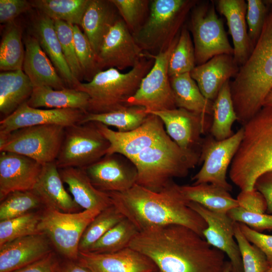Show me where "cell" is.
Masks as SVG:
<instances>
[{"instance_id":"45","label":"cell","mask_w":272,"mask_h":272,"mask_svg":"<svg viewBox=\"0 0 272 272\" xmlns=\"http://www.w3.org/2000/svg\"><path fill=\"white\" fill-rule=\"evenodd\" d=\"M72 26L76 55L84 77L90 81L99 72L96 56L88 39L79 26Z\"/></svg>"},{"instance_id":"25","label":"cell","mask_w":272,"mask_h":272,"mask_svg":"<svg viewBox=\"0 0 272 272\" xmlns=\"http://www.w3.org/2000/svg\"><path fill=\"white\" fill-rule=\"evenodd\" d=\"M24 45L23 69L34 87L46 86L56 90L69 88L35 37L27 36Z\"/></svg>"},{"instance_id":"35","label":"cell","mask_w":272,"mask_h":272,"mask_svg":"<svg viewBox=\"0 0 272 272\" xmlns=\"http://www.w3.org/2000/svg\"><path fill=\"white\" fill-rule=\"evenodd\" d=\"M149 113L141 106H124L100 113H86L81 123L97 122L106 126H112L120 132L134 130L140 126L147 119Z\"/></svg>"},{"instance_id":"6","label":"cell","mask_w":272,"mask_h":272,"mask_svg":"<svg viewBox=\"0 0 272 272\" xmlns=\"http://www.w3.org/2000/svg\"><path fill=\"white\" fill-rule=\"evenodd\" d=\"M154 61L150 54L145 53L137 64L126 73L109 68L98 72L87 83H79L76 89L89 97L87 112L104 113L126 106L127 101L136 93Z\"/></svg>"},{"instance_id":"53","label":"cell","mask_w":272,"mask_h":272,"mask_svg":"<svg viewBox=\"0 0 272 272\" xmlns=\"http://www.w3.org/2000/svg\"><path fill=\"white\" fill-rule=\"evenodd\" d=\"M254 188L260 192L266 200V213L272 214V170L259 176L255 182Z\"/></svg>"},{"instance_id":"30","label":"cell","mask_w":272,"mask_h":272,"mask_svg":"<svg viewBox=\"0 0 272 272\" xmlns=\"http://www.w3.org/2000/svg\"><path fill=\"white\" fill-rule=\"evenodd\" d=\"M89 100L87 93L76 89L56 90L49 86H41L34 87L26 103L33 108L75 109L87 112Z\"/></svg>"},{"instance_id":"49","label":"cell","mask_w":272,"mask_h":272,"mask_svg":"<svg viewBox=\"0 0 272 272\" xmlns=\"http://www.w3.org/2000/svg\"><path fill=\"white\" fill-rule=\"evenodd\" d=\"M238 223L244 236L251 243L256 246L263 253L269 266L272 265V235L261 233L251 229L244 224Z\"/></svg>"},{"instance_id":"2","label":"cell","mask_w":272,"mask_h":272,"mask_svg":"<svg viewBox=\"0 0 272 272\" xmlns=\"http://www.w3.org/2000/svg\"><path fill=\"white\" fill-rule=\"evenodd\" d=\"M180 186L173 180L161 190L154 191L135 184L126 191L108 193L112 204L140 232L176 224L202 236L207 223L189 207Z\"/></svg>"},{"instance_id":"3","label":"cell","mask_w":272,"mask_h":272,"mask_svg":"<svg viewBox=\"0 0 272 272\" xmlns=\"http://www.w3.org/2000/svg\"><path fill=\"white\" fill-rule=\"evenodd\" d=\"M230 85L238 121L243 125L262 108L272 88V8L250 54Z\"/></svg>"},{"instance_id":"12","label":"cell","mask_w":272,"mask_h":272,"mask_svg":"<svg viewBox=\"0 0 272 272\" xmlns=\"http://www.w3.org/2000/svg\"><path fill=\"white\" fill-rule=\"evenodd\" d=\"M179 36L165 51L156 55L150 54L155 59L154 65L142 79L136 93L127 101L126 106H141L145 108L148 113L177 108L168 68L171 54Z\"/></svg>"},{"instance_id":"59","label":"cell","mask_w":272,"mask_h":272,"mask_svg":"<svg viewBox=\"0 0 272 272\" xmlns=\"http://www.w3.org/2000/svg\"><path fill=\"white\" fill-rule=\"evenodd\" d=\"M155 272H160V271L158 270V271H155Z\"/></svg>"},{"instance_id":"50","label":"cell","mask_w":272,"mask_h":272,"mask_svg":"<svg viewBox=\"0 0 272 272\" xmlns=\"http://www.w3.org/2000/svg\"><path fill=\"white\" fill-rule=\"evenodd\" d=\"M236 199L239 207L251 212L265 213L267 210L266 200L262 194L255 189L241 191Z\"/></svg>"},{"instance_id":"5","label":"cell","mask_w":272,"mask_h":272,"mask_svg":"<svg viewBox=\"0 0 272 272\" xmlns=\"http://www.w3.org/2000/svg\"><path fill=\"white\" fill-rule=\"evenodd\" d=\"M200 150L184 149L169 136L140 153L131 162L138 171L137 183L159 191L174 178H184L199 164Z\"/></svg>"},{"instance_id":"23","label":"cell","mask_w":272,"mask_h":272,"mask_svg":"<svg viewBox=\"0 0 272 272\" xmlns=\"http://www.w3.org/2000/svg\"><path fill=\"white\" fill-rule=\"evenodd\" d=\"M239 67L232 55H216L190 73L203 95L214 101L224 84L237 74Z\"/></svg>"},{"instance_id":"28","label":"cell","mask_w":272,"mask_h":272,"mask_svg":"<svg viewBox=\"0 0 272 272\" xmlns=\"http://www.w3.org/2000/svg\"><path fill=\"white\" fill-rule=\"evenodd\" d=\"M120 17L110 0H90L81 26L96 56L106 34Z\"/></svg>"},{"instance_id":"19","label":"cell","mask_w":272,"mask_h":272,"mask_svg":"<svg viewBox=\"0 0 272 272\" xmlns=\"http://www.w3.org/2000/svg\"><path fill=\"white\" fill-rule=\"evenodd\" d=\"M87 112L75 109H42L21 105L0 121V133L8 134L24 127L46 124L64 127L81 123Z\"/></svg>"},{"instance_id":"13","label":"cell","mask_w":272,"mask_h":272,"mask_svg":"<svg viewBox=\"0 0 272 272\" xmlns=\"http://www.w3.org/2000/svg\"><path fill=\"white\" fill-rule=\"evenodd\" d=\"M243 126L231 137L217 140L211 134L203 138L200 148L199 163L202 165L192 177V184L209 183L228 191L232 189L227 180V172L242 142Z\"/></svg>"},{"instance_id":"1","label":"cell","mask_w":272,"mask_h":272,"mask_svg":"<svg viewBox=\"0 0 272 272\" xmlns=\"http://www.w3.org/2000/svg\"><path fill=\"white\" fill-rule=\"evenodd\" d=\"M128 247L150 258L160 272H223L227 261L224 253L180 225L139 232Z\"/></svg>"},{"instance_id":"18","label":"cell","mask_w":272,"mask_h":272,"mask_svg":"<svg viewBox=\"0 0 272 272\" xmlns=\"http://www.w3.org/2000/svg\"><path fill=\"white\" fill-rule=\"evenodd\" d=\"M188 206L207 223V227L202 232L205 239L227 255L231 264L232 272H243L241 253L235 238V221L227 213L212 211L196 202L189 201Z\"/></svg>"},{"instance_id":"48","label":"cell","mask_w":272,"mask_h":272,"mask_svg":"<svg viewBox=\"0 0 272 272\" xmlns=\"http://www.w3.org/2000/svg\"><path fill=\"white\" fill-rule=\"evenodd\" d=\"M227 214L235 222L244 224L255 231H272V214L251 212L240 207L232 209Z\"/></svg>"},{"instance_id":"42","label":"cell","mask_w":272,"mask_h":272,"mask_svg":"<svg viewBox=\"0 0 272 272\" xmlns=\"http://www.w3.org/2000/svg\"><path fill=\"white\" fill-rule=\"evenodd\" d=\"M41 212H31L0 221V246L20 237L40 233L38 225Z\"/></svg>"},{"instance_id":"22","label":"cell","mask_w":272,"mask_h":272,"mask_svg":"<svg viewBox=\"0 0 272 272\" xmlns=\"http://www.w3.org/2000/svg\"><path fill=\"white\" fill-rule=\"evenodd\" d=\"M47 236L38 233L16 239L0 246V272H13L53 251Z\"/></svg>"},{"instance_id":"26","label":"cell","mask_w":272,"mask_h":272,"mask_svg":"<svg viewBox=\"0 0 272 272\" xmlns=\"http://www.w3.org/2000/svg\"><path fill=\"white\" fill-rule=\"evenodd\" d=\"M55 161L43 164L33 190L39 196L44 208L64 213H75L81 208L65 189Z\"/></svg>"},{"instance_id":"51","label":"cell","mask_w":272,"mask_h":272,"mask_svg":"<svg viewBox=\"0 0 272 272\" xmlns=\"http://www.w3.org/2000/svg\"><path fill=\"white\" fill-rule=\"evenodd\" d=\"M30 2L26 0H1L0 22L10 24L21 14L26 12L31 7Z\"/></svg>"},{"instance_id":"43","label":"cell","mask_w":272,"mask_h":272,"mask_svg":"<svg viewBox=\"0 0 272 272\" xmlns=\"http://www.w3.org/2000/svg\"><path fill=\"white\" fill-rule=\"evenodd\" d=\"M132 35L137 34L146 22L150 12L151 1L110 0Z\"/></svg>"},{"instance_id":"31","label":"cell","mask_w":272,"mask_h":272,"mask_svg":"<svg viewBox=\"0 0 272 272\" xmlns=\"http://www.w3.org/2000/svg\"><path fill=\"white\" fill-rule=\"evenodd\" d=\"M34 86L23 70L0 74V112L6 117L30 97Z\"/></svg>"},{"instance_id":"14","label":"cell","mask_w":272,"mask_h":272,"mask_svg":"<svg viewBox=\"0 0 272 272\" xmlns=\"http://www.w3.org/2000/svg\"><path fill=\"white\" fill-rule=\"evenodd\" d=\"M95 123L109 142L106 154H119L131 161L142 151L169 136L163 121L152 113H149L140 126L126 132L115 131L103 124Z\"/></svg>"},{"instance_id":"57","label":"cell","mask_w":272,"mask_h":272,"mask_svg":"<svg viewBox=\"0 0 272 272\" xmlns=\"http://www.w3.org/2000/svg\"><path fill=\"white\" fill-rule=\"evenodd\" d=\"M265 272H272V265L269 266Z\"/></svg>"},{"instance_id":"17","label":"cell","mask_w":272,"mask_h":272,"mask_svg":"<svg viewBox=\"0 0 272 272\" xmlns=\"http://www.w3.org/2000/svg\"><path fill=\"white\" fill-rule=\"evenodd\" d=\"M83 169L93 185L105 192H123L137 183L136 167L119 154H106Z\"/></svg>"},{"instance_id":"9","label":"cell","mask_w":272,"mask_h":272,"mask_svg":"<svg viewBox=\"0 0 272 272\" xmlns=\"http://www.w3.org/2000/svg\"><path fill=\"white\" fill-rule=\"evenodd\" d=\"M65 127L46 124L24 127L8 134L0 133V152L21 154L42 164L54 162Z\"/></svg>"},{"instance_id":"20","label":"cell","mask_w":272,"mask_h":272,"mask_svg":"<svg viewBox=\"0 0 272 272\" xmlns=\"http://www.w3.org/2000/svg\"><path fill=\"white\" fill-rule=\"evenodd\" d=\"M43 165L21 154L1 152L0 201L14 191L32 190Z\"/></svg>"},{"instance_id":"58","label":"cell","mask_w":272,"mask_h":272,"mask_svg":"<svg viewBox=\"0 0 272 272\" xmlns=\"http://www.w3.org/2000/svg\"><path fill=\"white\" fill-rule=\"evenodd\" d=\"M265 3L268 4L272 6V0H268L264 1Z\"/></svg>"},{"instance_id":"4","label":"cell","mask_w":272,"mask_h":272,"mask_svg":"<svg viewBox=\"0 0 272 272\" xmlns=\"http://www.w3.org/2000/svg\"><path fill=\"white\" fill-rule=\"evenodd\" d=\"M243 127L229 177L241 190L247 191L254 189L259 176L272 170V110L262 107Z\"/></svg>"},{"instance_id":"34","label":"cell","mask_w":272,"mask_h":272,"mask_svg":"<svg viewBox=\"0 0 272 272\" xmlns=\"http://www.w3.org/2000/svg\"><path fill=\"white\" fill-rule=\"evenodd\" d=\"M236 121H238V118L233 105L230 82L228 81L213 101L210 134L217 140L231 137L234 133L232 125Z\"/></svg>"},{"instance_id":"29","label":"cell","mask_w":272,"mask_h":272,"mask_svg":"<svg viewBox=\"0 0 272 272\" xmlns=\"http://www.w3.org/2000/svg\"><path fill=\"white\" fill-rule=\"evenodd\" d=\"M34 36L69 88L76 89L80 83L74 77L63 55L54 21L41 14L33 25Z\"/></svg>"},{"instance_id":"56","label":"cell","mask_w":272,"mask_h":272,"mask_svg":"<svg viewBox=\"0 0 272 272\" xmlns=\"http://www.w3.org/2000/svg\"><path fill=\"white\" fill-rule=\"evenodd\" d=\"M223 272H232V266L230 261H226Z\"/></svg>"},{"instance_id":"32","label":"cell","mask_w":272,"mask_h":272,"mask_svg":"<svg viewBox=\"0 0 272 272\" xmlns=\"http://www.w3.org/2000/svg\"><path fill=\"white\" fill-rule=\"evenodd\" d=\"M177 108L212 116L213 101L201 92L190 73L169 77Z\"/></svg>"},{"instance_id":"44","label":"cell","mask_w":272,"mask_h":272,"mask_svg":"<svg viewBox=\"0 0 272 272\" xmlns=\"http://www.w3.org/2000/svg\"><path fill=\"white\" fill-rule=\"evenodd\" d=\"M234 235L241 253L243 272H265L269 267L265 255L246 238L237 222L234 223Z\"/></svg>"},{"instance_id":"36","label":"cell","mask_w":272,"mask_h":272,"mask_svg":"<svg viewBox=\"0 0 272 272\" xmlns=\"http://www.w3.org/2000/svg\"><path fill=\"white\" fill-rule=\"evenodd\" d=\"M90 0H35L32 7L53 21L80 25Z\"/></svg>"},{"instance_id":"11","label":"cell","mask_w":272,"mask_h":272,"mask_svg":"<svg viewBox=\"0 0 272 272\" xmlns=\"http://www.w3.org/2000/svg\"><path fill=\"white\" fill-rule=\"evenodd\" d=\"M190 30L193 39L197 65L216 55L233 54L225 31L223 22L218 16L214 1L197 3L191 11Z\"/></svg>"},{"instance_id":"27","label":"cell","mask_w":272,"mask_h":272,"mask_svg":"<svg viewBox=\"0 0 272 272\" xmlns=\"http://www.w3.org/2000/svg\"><path fill=\"white\" fill-rule=\"evenodd\" d=\"M62 181L76 203L84 210L102 211L111 206L109 194L97 189L82 168H58Z\"/></svg>"},{"instance_id":"55","label":"cell","mask_w":272,"mask_h":272,"mask_svg":"<svg viewBox=\"0 0 272 272\" xmlns=\"http://www.w3.org/2000/svg\"><path fill=\"white\" fill-rule=\"evenodd\" d=\"M262 107H266L272 110V88L267 94L264 100Z\"/></svg>"},{"instance_id":"47","label":"cell","mask_w":272,"mask_h":272,"mask_svg":"<svg viewBox=\"0 0 272 272\" xmlns=\"http://www.w3.org/2000/svg\"><path fill=\"white\" fill-rule=\"evenodd\" d=\"M246 3L248 33L254 47L261 34L268 12L265 2L261 0H247Z\"/></svg>"},{"instance_id":"10","label":"cell","mask_w":272,"mask_h":272,"mask_svg":"<svg viewBox=\"0 0 272 272\" xmlns=\"http://www.w3.org/2000/svg\"><path fill=\"white\" fill-rule=\"evenodd\" d=\"M109 146L95 122L69 126L65 127L55 163L58 168L84 169L105 156Z\"/></svg>"},{"instance_id":"15","label":"cell","mask_w":272,"mask_h":272,"mask_svg":"<svg viewBox=\"0 0 272 272\" xmlns=\"http://www.w3.org/2000/svg\"><path fill=\"white\" fill-rule=\"evenodd\" d=\"M144 55L120 17L104 36L96 54V60L99 71L105 68L121 71L132 68Z\"/></svg>"},{"instance_id":"16","label":"cell","mask_w":272,"mask_h":272,"mask_svg":"<svg viewBox=\"0 0 272 272\" xmlns=\"http://www.w3.org/2000/svg\"><path fill=\"white\" fill-rule=\"evenodd\" d=\"M163 121L169 137L180 147L200 150L201 136L210 132L212 116L176 108L153 112Z\"/></svg>"},{"instance_id":"52","label":"cell","mask_w":272,"mask_h":272,"mask_svg":"<svg viewBox=\"0 0 272 272\" xmlns=\"http://www.w3.org/2000/svg\"><path fill=\"white\" fill-rule=\"evenodd\" d=\"M58 259L52 251L42 258L13 272H56Z\"/></svg>"},{"instance_id":"38","label":"cell","mask_w":272,"mask_h":272,"mask_svg":"<svg viewBox=\"0 0 272 272\" xmlns=\"http://www.w3.org/2000/svg\"><path fill=\"white\" fill-rule=\"evenodd\" d=\"M139 232L137 227L125 218L106 233L87 251L106 253L121 250L128 247Z\"/></svg>"},{"instance_id":"7","label":"cell","mask_w":272,"mask_h":272,"mask_svg":"<svg viewBox=\"0 0 272 272\" xmlns=\"http://www.w3.org/2000/svg\"><path fill=\"white\" fill-rule=\"evenodd\" d=\"M195 0H153L149 16L133 35L142 50L156 55L167 50L179 35L188 14L198 3Z\"/></svg>"},{"instance_id":"46","label":"cell","mask_w":272,"mask_h":272,"mask_svg":"<svg viewBox=\"0 0 272 272\" xmlns=\"http://www.w3.org/2000/svg\"><path fill=\"white\" fill-rule=\"evenodd\" d=\"M54 24L65 60L74 77L80 82L84 76L76 55L72 24L60 20Z\"/></svg>"},{"instance_id":"8","label":"cell","mask_w":272,"mask_h":272,"mask_svg":"<svg viewBox=\"0 0 272 272\" xmlns=\"http://www.w3.org/2000/svg\"><path fill=\"white\" fill-rule=\"evenodd\" d=\"M43 208L38 225L39 232L47 236L64 258L77 260L82 235L90 222L102 211L84 210L75 213H64L52 208Z\"/></svg>"},{"instance_id":"40","label":"cell","mask_w":272,"mask_h":272,"mask_svg":"<svg viewBox=\"0 0 272 272\" xmlns=\"http://www.w3.org/2000/svg\"><path fill=\"white\" fill-rule=\"evenodd\" d=\"M124 218L113 205L101 211L84 232L79 245V251H87L93 244Z\"/></svg>"},{"instance_id":"33","label":"cell","mask_w":272,"mask_h":272,"mask_svg":"<svg viewBox=\"0 0 272 272\" xmlns=\"http://www.w3.org/2000/svg\"><path fill=\"white\" fill-rule=\"evenodd\" d=\"M185 198L189 201L196 202L215 212L227 213L239 207L236 198L229 191L218 185L204 183L180 186Z\"/></svg>"},{"instance_id":"54","label":"cell","mask_w":272,"mask_h":272,"mask_svg":"<svg viewBox=\"0 0 272 272\" xmlns=\"http://www.w3.org/2000/svg\"><path fill=\"white\" fill-rule=\"evenodd\" d=\"M56 272H92L89 269L81 265L77 260L64 258L58 259Z\"/></svg>"},{"instance_id":"21","label":"cell","mask_w":272,"mask_h":272,"mask_svg":"<svg viewBox=\"0 0 272 272\" xmlns=\"http://www.w3.org/2000/svg\"><path fill=\"white\" fill-rule=\"evenodd\" d=\"M77 261L92 272H155L159 270L150 258L129 247L112 253L80 251Z\"/></svg>"},{"instance_id":"41","label":"cell","mask_w":272,"mask_h":272,"mask_svg":"<svg viewBox=\"0 0 272 272\" xmlns=\"http://www.w3.org/2000/svg\"><path fill=\"white\" fill-rule=\"evenodd\" d=\"M44 208L39 196L32 190L16 191L9 194L0 204V221L10 219Z\"/></svg>"},{"instance_id":"39","label":"cell","mask_w":272,"mask_h":272,"mask_svg":"<svg viewBox=\"0 0 272 272\" xmlns=\"http://www.w3.org/2000/svg\"><path fill=\"white\" fill-rule=\"evenodd\" d=\"M195 65L194 45L187 27L183 26L169 58V77L190 73Z\"/></svg>"},{"instance_id":"24","label":"cell","mask_w":272,"mask_h":272,"mask_svg":"<svg viewBox=\"0 0 272 272\" xmlns=\"http://www.w3.org/2000/svg\"><path fill=\"white\" fill-rule=\"evenodd\" d=\"M214 2L219 12L226 19L233 43V56L237 65L241 66L254 47L247 29V3L244 0H218Z\"/></svg>"},{"instance_id":"37","label":"cell","mask_w":272,"mask_h":272,"mask_svg":"<svg viewBox=\"0 0 272 272\" xmlns=\"http://www.w3.org/2000/svg\"><path fill=\"white\" fill-rule=\"evenodd\" d=\"M8 25L0 45V69L3 72L23 70L25 56L21 27L14 22Z\"/></svg>"}]
</instances>
